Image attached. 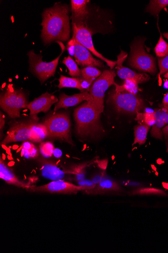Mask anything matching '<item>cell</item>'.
<instances>
[{"label": "cell", "instance_id": "cell-37", "mask_svg": "<svg viewBox=\"0 0 168 253\" xmlns=\"http://www.w3.org/2000/svg\"><path fill=\"white\" fill-rule=\"evenodd\" d=\"M76 39L74 36L68 42L67 49L70 56H74L75 50Z\"/></svg>", "mask_w": 168, "mask_h": 253}, {"label": "cell", "instance_id": "cell-41", "mask_svg": "<svg viewBox=\"0 0 168 253\" xmlns=\"http://www.w3.org/2000/svg\"><path fill=\"white\" fill-rule=\"evenodd\" d=\"M34 147V146L33 144L29 142H25L22 144L21 149H23L30 152Z\"/></svg>", "mask_w": 168, "mask_h": 253}, {"label": "cell", "instance_id": "cell-13", "mask_svg": "<svg viewBox=\"0 0 168 253\" xmlns=\"http://www.w3.org/2000/svg\"><path fill=\"white\" fill-rule=\"evenodd\" d=\"M128 54L125 52L122 51L121 53L117 56L116 68L118 76L123 79H133L138 84L146 83L150 80V76L146 74L137 73L129 69L124 67L123 63L127 58Z\"/></svg>", "mask_w": 168, "mask_h": 253}, {"label": "cell", "instance_id": "cell-32", "mask_svg": "<svg viewBox=\"0 0 168 253\" xmlns=\"http://www.w3.org/2000/svg\"><path fill=\"white\" fill-rule=\"evenodd\" d=\"M55 150L54 145L49 142L42 143L39 146L40 153L46 158L52 157L54 155Z\"/></svg>", "mask_w": 168, "mask_h": 253}, {"label": "cell", "instance_id": "cell-15", "mask_svg": "<svg viewBox=\"0 0 168 253\" xmlns=\"http://www.w3.org/2000/svg\"><path fill=\"white\" fill-rule=\"evenodd\" d=\"M88 0H71L70 1L72 24L76 26L86 25L89 15Z\"/></svg>", "mask_w": 168, "mask_h": 253}, {"label": "cell", "instance_id": "cell-2", "mask_svg": "<svg viewBox=\"0 0 168 253\" xmlns=\"http://www.w3.org/2000/svg\"><path fill=\"white\" fill-rule=\"evenodd\" d=\"M101 113L85 102L74 111L76 132L83 140L97 139L105 132L101 121Z\"/></svg>", "mask_w": 168, "mask_h": 253}, {"label": "cell", "instance_id": "cell-25", "mask_svg": "<svg viewBox=\"0 0 168 253\" xmlns=\"http://www.w3.org/2000/svg\"><path fill=\"white\" fill-rule=\"evenodd\" d=\"M167 6L168 0H152L147 8L146 11L158 17L162 10Z\"/></svg>", "mask_w": 168, "mask_h": 253}, {"label": "cell", "instance_id": "cell-45", "mask_svg": "<svg viewBox=\"0 0 168 253\" xmlns=\"http://www.w3.org/2000/svg\"><path fill=\"white\" fill-rule=\"evenodd\" d=\"M62 152L61 150H60L59 149L55 150L54 155L55 157H56L57 158H59L62 156Z\"/></svg>", "mask_w": 168, "mask_h": 253}, {"label": "cell", "instance_id": "cell-11", "mask_svg": "<svg viewBox=\"0 0 168 253\" xmlns=\"http://www.w3.org/2000/svg\"><path fill=\"white\" fill-rule=\"evenodd\" d=\"M58 102L59 99L57 97L46 92L28 104L27 108L30 110V115L32 120L38 121L37 114L38 113L47 112L54 104L57 103Z\"/></svg>", "mask_w": 168, "mask_h": 253}, {"label": "cell", "instance_id": "cell-20", "mask_svg": "<svg viewBox=\"0 0 168 253\" xmlns=\"http://www.w3.org/2000/svg\"><path fill=\"white\" fill-rule=\"evenodd\" d=\"M165 110L163 108L157 109L154 111L156 122L151 131V135L155 139L162 140L163 134L162 129L165 124Z\"/></svg>", "mask_w": 168, "mask_h": 253}, {"label": "cell", "instance_id": "cell-5", "mask_svg": "<svg viewBox=\"0 0 168 253\" xmlns=\"http://www.w3.org/2000/svg\"><path fill=\"white\" fill-rule=\"evenodd\" d=\"M145 41V39H140L133 43L129 64L138 71L155 75L157 72L156 60L146 51Z\"/></svg>", "mask_w": 168, "mask_h": 253}, {"label": "cell", "instance_id": "cell-39", "mask_svg": "<svg viewBox=\"0 0 168 253\" xmlns=\"http://www.w3.org/2000/svg\"><path fill=\"white\" fill-rule=\"evenodd\" d=\"M162 132L163 136H164V139L165 141V144L166 146V151L168 154V124L167 126L163 127L162 129Z\"/></svg>", "mask_w": 168, "mask_h": 253}, {"label": "cell", "instance_id": "cell-1", "mask_svg": "<svg viewBox=\"0 0 168 253\" xmlns=\"http://www.w3.org/2000/svg\"><path fill=\"white\" fill-rule=\"evenodd\" d=\"M69 8L66 4L57 3L42 13L41 37L47 44L53 42H67L70 37Z\"/></svg>", "mask_w": 168, "mask_h": 253}, {"label": "cell", "instance_id": "cell-9", "mask_svg": "<svg viewBox=\"0 0 168 253\" xmlns=\"http://www.w3.org/2000/svg\"><path fill=\"white\" fill-rule=\"evenodd\" d=\"M72 25H73V36L75 37L76 40L95 56L106 63L107 65L112 70L114 66L116 65V61L108 59L96 50L92 41V31L87 25L76 26L73 24H72Z\"/></svg>", "mask_w": 168, "mask_h": 253}, {"label": "cell", "instance_id": "cell-18", "mask_svg": "<svg viewBox=\"0 0 168 253\" xmlns=\"http://www.w3.org/2000/svg\"><path fill=\"white\" fill-rule=\"evenodd\" d=\"M0 178L9 185L19 188L30 190L33 186L31 183L19 179L6 165L2 157L0 158Z\"/></svg>", "mask_w": 168, "mask_h": 253}, {"label": "cell", "instance_id": "cell-42", "mask_svg": "<svg viewBox=\"0 0 168 253\" xmlns=\"http://www.w3.org/2000/svg\"><path fill=\"white\" fill-rule=\"evenodd\" d=\"M31 157L35 158L38 155V150L34 146L33 149L30 151Z\"/></svg>", "mask_w": 168, "mask_h": 253}, {"label": "cell", "instance_id": "cell-44", "mask_svg": "<svg viewBox=\"0 0 168 253\" xmlns=\"http://www.w3.org/2000/svg\"><path fill=\"white\" fill-rule=\"evenodd\" d=\"M98 163H99L98 164L99 165V167L101 169H103V170L105 169H106L107 165V161H106V162H105V161H104V162L103 163H102V162H99V161L98 160Z\"/></svg>", "mask_w": 168, "mask_h": 253}, {"label": "cell", "instance_id": "cell-8", "mask_svg": "<svg viewBox=\"0 0 168 253\" xmlns=\"http://www.w3.org/2000/svg\"><path fill=\"white\" fill-rule=\"evenodd\" d=\"M83 191V188L81 186L63 180H57L40 186H33L28 191L32 193L75 195Z\"/></svg>", "mask_w": 168, "mask_h": 253}, {"label": "cell", "instance_id": "cell-30", "mask_svg": "<svg viewBox=\"0 0 168 253\" xmlns=\"http://www.w3.org/2000/svg\"><path fill=\"white\" fill-rule=\"evenodd\" d=\"M27 99L22 91H19L14 109V119L20 117V110L27 107Z\"/></svg>", "mask_w": 168, "mask_h": 253}, {"label": "cell", "instance_id": "cell-34", "mask_svg": "<svg viewBox=\"0 0 168 253\" xmlns=\"http://www.w3.org/2000/svg\"><path fill=\"white\" fill-rule=\"evenodd\" d=\"M158 65L160 70L158 77L160 78L168 72V54L164 58H158Z\"/></svg>", "mask_w": 168, "mask_h": 253}, {"label": "cell", "instance_id": "cell-24", "mask_svg": "<svg viewBox=\"0 0 168 253\" xmlns=\"http://www.w3.org/2000/svg\"><path fill=\"white\" fill-rule=\"evenodd\" d=\"M130 196H157L168 197V194L164 190L155 188H139L128 193Z\"/></svg>", "mask_w": 168, "mask_h": 253}, {"label": "cell", "instance_id": "cell-22", "mask_svg": "<svg viewBox=\"0 0 168 253\" xmlns=\"http://www.w3.org/2000/svg\"><path fill=\"white\" fill-rule=\"evenodd\" d=\"M37 122L31 120V127L33 133L32 141L40 143L48 137V130L43 123L38 124Z\"/></svg>", "mask_w": 168, "mask_h": 253}, {"label": "cell", "instance_id": "cell-3", "mask_svg": "<svg viewBox=\"0 0 168 253\" xmlns=\"http://www.w3.org/2000/svg\"><path fill=\"white\" fill-rule=\"evenodd\" d=\"M42 123L47 127V138L65 142L72 146L74 145L71 136L70 119L67 113L54 112Z\"/></svg>", "mask_w": 168, "mask_h": 253}, {"label": "cell", "instance_id": "cell-40", "mask_svg": "<svg viewBox=\"0 0 168 253\" xmlns=\"http://www.w3.org/2000/svg\"><path fill=\"white\" fill-rule=\"evenodd\" d=\"M161 107L165 110H168V92L163 98Z\"/></svg>", "mask_w": 168, "mask_h": 253}, {"label": "cell", "instance_id": "cell-19", "mask_svg": "<svg viewBox=\"0 0 168 253\" xmlns=\"http://www.w3.org/2000/svg\"><path fill=\"white\" fill-rule=\"evenodd\" d=\"M19 92L11 87L8 88L3 95H1L0 105L12 119H14V109Z\"/></svg>", "mask_w": 168, "mask_h": 253}, {"label": "cell", "instance_id": "cell-33", "mask_svg": "<svg viewBox=\"0 0 168 253\" xmlns=\"http://www.w3.org/2000/svg\"><path fill=\"white\" fill-rule=\"evenodd\" d=\"M138 83L133 79H126L125 80L122 87L129 93L136 95L138 90Z\"/></svg>", "mask_w": 168, "mask_h": 253}, {"label": "cell", "instance_id": "cell-35", "mask_svg": "<svg viewBox=\"0 0 168 253\" xmlns=\"http://www.w3.org/2000/svg\"><path fill=\"white\" fill-rule=\"evenodd\" d=\"M77 184L83 188V191L91 190L97 186L91 180L87 179L77 182Z\"/></svg>", "mask_w": 168, "mask_h": 253}, {"label": "cell", "instance_id": "cell-38", "mask_svg": "<svg viewBox=\"0 0 168 253\" xmlns=\"http://www.w3.org/2000/svg\"><path fill=\"white\" fill-rule=\"evenodd\" d=\"M107 176V175L106 174L105 171H103L94 174L92 177L91 180L95 184V185H98V184L100 183Z\"/></svg>", "mask_w": 168, "mask_h": 253}, {"label": "cell", "instance_id": "cell-27", "mask_svg": "<svg viewBox=\"0 0 168 253\" xmlns=\"http://www.w3.org/2000/svg\"><path fill=\"white\" fill-rule=\"evenodd\" d=\"M59 81V84L58 86L60 89L70 87L80 90V80L78 78H68L61 75Z\"/></svg>", "mask_w": 168, "mask_h": 253}, {"label": "cell", "instance_id": "cell-28", "mask_svg": "<svg viewBox=\"0 0 168 253\" xmlns=\"http://www.w3.org/2000/svg\"><path fill=\"white\" fill-rule=\"evenodd\" d=\"M135 120L137 121L139 124H145L151 127L153 126L156 122L154 112L153 113L137 112Z\"/></svg>", "mask_w": 168, "mask_h": 253}, {"label": "cell", "instance_id": "cell-31", "mask_svg": "<svg viewBox=\"0 0 168 253\" xmlns=\"http://www.w3.org/2000/svg\"><path fill=\"white\" fill-rule=\"evenodd\" d=\"M160 39L155 48V52L159 58H162L168 54V43L164 40L160 32Z\"/></svg>", "mask_w": 168, "mask_h": 253}, {"label": "cell", "instance_id": "cell-48", "mask_svg": "<svg viewBox=\"0 0 168 253\" xmlns=\"http://www.w3.org/2000/svg\"><path fill=\"white\" fill-rule=\"evenodd\" d=\"M163 77L166 78V79H167L168 80V72H167V73H166L164 76H163Z\"/></svg>", "mask_w": 168, "mask_h": 253}, {"label": "cell", "instance_id": "cell-6", "mask_svg": "<svg viewBox=\"0 0 168 253\" xmlns=\"http://www.w3.org/2000/svg\"><path fill=\"white\" fill-rule=\"evenodd\" d=\"M115 72L113 71H104L101 75L96 80L91 86L89 93L91 100L88 102L90 105L102 113L104 111V98L106 91L116 83L114 78Z\"/></svg>", "mask_w": 168, "mask_h": 253}, {"label": "cell", "instance_id": "cell-16", "mask_svg": "<svg viewBox=\"0 0 168 253\" xmlns=\"http://www.w3.org/2000/svg\"><path fill=\"white\" fill-rule=\"evenodd\" d=\"M74 56L76 63L83 67L92 66L102 68L104 66L101 61L95 59L91 55L90 51L84 47L76 40Z\"/></svg>", "mask_w": 168, "mask_h": 253}, {"label": "cell", "instance_id": "cell-10", "mask_svg": "<svg viewBox=\"0 0 168 253\" xmlns=\"http://www.w3.org/2000/svg\"><path fill=\"white\" fill-rule=\"evenodd\" d=\"M31 120L28 122H15L11 126L8 134L2 142V145L11 143L32 141L33 133L31 127Z\"/></svg>", "mask_w": 168, "mask_h": 253}, {"label": "cell", "instance_id": "cell-23", "mask_svg": "<svg viewBox=\"0 0 168 253\" xmlns=\"http://www.w3.org/2000/svg\"><path fill=\"white\" fill-rule=\"evenodd\" d=\"M150 128L151 126L145 124H139L134 127V139L133 146L136 144L140 146L146 143Z\"/></svg>", "mask_w": 168, "mask_h": 253}, {"label": "cell", "instance_id": "cell-4", "mask_svg": "<svg viewBox=\"0 0 168 253\" xmlns=\"http://www.w3.org/2000/svg\"><path fill=\"white\" fill-rule=\"evenodd\" d=\"M115 90L109 96V101L119 113L136 114L143 108V100L135 95L129 93L122 85L114 84Z\"/></svg>", "mask_w": 168, "mask_h": 253}, {"label": "cell", "instance_id": "cell-29", "mask_svg": "<svg viewBox=\"0 0 168 253\" xmlns=\"http://www.w3.org/2000/svg\"><path fill=\"white\" fill-rule=\"evenodd\" d=\"M81 74L82 77L84 79L95 81L101 75L102 73L97 67L88 66L82 69Z\"/></svg>", "mask_w": 168, "mask_h": 253}, {"label": "cell", "instance_id": "cell-36", "mask_svg": "<svg viewBox=\"0 0 168 253\" xmlns=\"http://www.w3.org/2000/svg\"><path fill=\"white\" fill-rule=\"evenodd\" d=\"M80 80V90L81 92H84L86 91H89L91 86L93 84L95 81L93 80H89L83 78H79Z\"/></svg>", "mask_w": 168, "mask_h": 253}, {"label": "cell", "instance_id": "cell-46", "mask_svg": "<svg viewBox=\"0 0 168 253\" xmlns=\"http://www.w3.org/2000/svg\"><path fill=\"white\" fill-rule=\"evenodd\" d=\"M165 125L168 124V110H166L165 113Z\"/></svg>", "mask_w": 168, "mask_h": 253}, {"label": "cell", "instance_id": "cell-26", "mask_svg": "<svg viewBox=\"0 0 168 253\" xmlns=\"http://www.w3.org/2000/svg\"><path fill=\"white\" fill-rule=\"evenodd\" d=\"M68 68V74L73 77H80L82 76L81 71L77 65V63L70 56L65 57L63 61Z\"/></svg>", "mask_w": 168, "mask_h": 253}, {"label": "cell", "instance_id": "cell-14", "mask_svg": "<svg viewBox=\"0 0 168 253\" xmlns=\"http://www.w3.org/2000/svg\"><path fill=\"white\" fill-rule=\"evenodd\" d=\"M42 175L47 179L57 180L64 179L68 175L67 170H62L53 161L39 158L38 160Z\"/></svg>", "mask_w": 168, "mask_h": 253}, {"label": "cell", "instance_id": "cell-12", "mask_svg": "<svg viewBox=\"0 0 168 253\" xmlns=\"http://www.w3.org/2000/svg\"><path fill=\"white\" fill-rule=\"evenodd\" d=\"M88 195H125L126 191L114 179L107 176L92 190L83 191Z\"/></svg>", "mask_w": 168, "mask_h": 253}, {"label": "cell", "instance_id": "cell-43", "mask_svg": "<svg viewBox=\"0 0 168 253\" xmlns=\"http://www.w3.org/2000/svg\"><path fill=\"white\" fill-rule=\"evenodd\" d=\"M0 119H1L0 120V123H1V124H0V127H1V132H2L5 124L4 116L2 114V112H1V117H0Z\"/></svg>", "mask_w": 168, "mask_h": 253}, {"label": "cell", "instance_id": "cell-47", "mask_svg": "<svg viewBox=\"0 0 168 253\" xmlns=\"http://www.w3.org/2000/svg\"><path fill=\"white\" fill-rule=\"evenodd\" d=\"M164 37H165L168 41V33H164L163 34Z\"/></svg>", "mask_w": 168, "mask_h": 253}, {"label": "cell", "instance_id": "cell-17", "mask_svg": "<svg viewBox=\"0 0 168 253\" xmlns=\"http://www.w3.org/2000/svg\"><path fill=\"white\" fill-rule=\"evenodd\" d=\"M91 100V96L88 91L72 96L62 93L59 97V102L56 105L54 112H56L60 109H66L69 107L75 106L84 101L90 102Z\"/></svg>", "mask_w": 168, "mask_h": 253}, {"label": "cell", "instance_id": "cell-21", "mask_svg": "<svg viewBox=\"0 0 168 253\" xmlns=\"http://www.w3.org/2000/svg\"><path fill=\"white\" fill-rule=\"evenodd\" d=\"M97 162L98 160L97 159L95 161L92 160L91 161V162H88L78 165H74L66 169L68 175L71 174L74 175L75 180L78 182L85 179L86 168L90 166L93 163Z\"/></svg>", "mask_w": 168, "mask_h": 253}, {"label": "cell", "instance_id": "cell-7", "mask_svg": "<svg viewBox=\"0 0 168 253\" xmlns=\"http://www.w3.org/2000/svg\"><path fill=\"white\" fill-rule=\"evenodd\" d=\"M58 42L61 46L62 53L60 55L51 62H46L43 61L42 55L35 54L33 50L28 53L31 70L42 84L54 76L60 58L65 51L64 45L61 42Z\"/></svg>", "mask_w": 168, "mask_h": 253}]
</instances>
